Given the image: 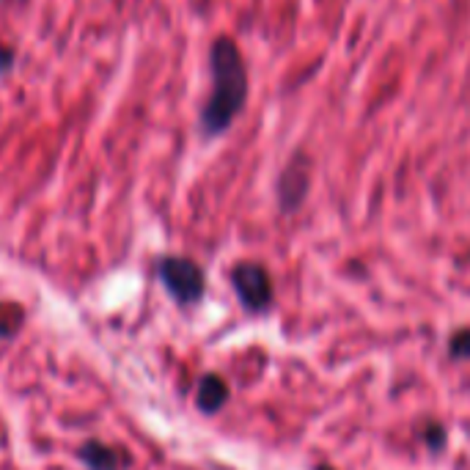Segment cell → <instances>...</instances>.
I'll return each instance as SVG.
<instances>
[{"label":"cell","mask_w":470,"mask_h":470,"mask_svg":"<svg viewBox=\"0 0 470 470\" xmlns=\"http://www.w3.org/2000/svg\"><path fill=\"white\" fill-rule=\"evenodd\" d=\"M212 66V94L201 113V127L207 135H220L245 105L248 97V72L243 56L231 38H218L209 53Z\"/></svg>","instance_id":"1"},{"label":"cell","mask_w":470,"mask_h":470,"mask_svg":"<svg viewBox=\"0 0 470 470\" xmlns=\"http://www.w3.org/2000/svg\"><path fill=\"white\" fill-rule=\"evenodd\" d=\"M160 278L176 303H195L207 286L201 267L184 256H166L160 261Z\"/></svg>","instance_id":"2"},{"label":"cell","mask_w":470,"mask_h":470,"mask_svg":"<svg viewBox=\"0 0 470 470\" xmlns=\"http://www.w3.org/2000/svg\"><path fill=\"white\" fill-rule=\"evenodd\" d=\"M231 281H234V289H237L240 303L248 311H267L269 308L272 281H269L267 269L261 264H253V261L237 264L231 272Z\"/></svg>","instance_id":"3"},{"label":"cell","mask_w":470,"mask_h":470,"mask_svg":"<svg viewBox=\"0 0 470 470\" xmlns=\"http://www.w3.org/2000/svg\"><path fill=\"white\" fill-rule=\"evenodd\" d=\"M81 457L91 470H122L127 465V454H122L113 446H102V443H86Z\"/></svg>","instance_id":"4"},{"label":"cell","mask_w":470,"mask_h":470,"mask_svg":"<svg viewBox=\"0 0 470 470\" xmlns=\"http://www.w3.org/2000/svg\"><path fill=\"white\" fill-rule=\"evenodd\" d=\"M228 399V385L223 382V377L218 374H207L199 382V394H195V402H199L201 413H218Z\"/></svg>","instance_id":"5"},{"label":"cell","mask_w":470,"mask_h":470,"mask_svg":"<svg viewBox=\"0 0 470 470\" xmlns=\"http://www.w3.org/2000/svg\"><path fill=\"white\" fill-rule=\"evenodd\" d=\"M305 187H308V171L300 168V166H289V171L281 179V201H284V209H295L303 201Z\"/></svg>","instance_id":"6"},{"label":"cell","mask_w":470,"mask_h":470,"mask_svg":"<svg viewBox=\"0 0 470 470\" xmlns=\"http://www.w3.org/2000/svg\"><path fill=\"white\" fill-rule=\"evenodd\" d=\"M451 355L454 358H470V330H459L451 338Z\"/></svg>","instance_id":"7"},{"label":"cell","mask_w":470,"mask_h":470,"mask_svg":"<svg viewBox=\"0 0 470 470\" xmlns=\"http://www.w3.org/2000/svg\"><path fill=\"white\" fill-rule=\"evenodd\" d=\"M443 429H429L426 432V440H429V446H432L435 451H440V446H443Z\"/></svg>","instance_id":"8"},{"label":"cell","mask_w":470,"mask_h":470,"mask_svg":"<svg viewBox=\"0 0 470 470\" xmlns=\"http://www.w3.org/2000/svg\"><path fill=\"white\" fill-rule=\"evenodd\" d=\"M317 470H330V467H328V465H322V467H317Z\"/></svg>","instance_id":"9"}]
</instances>
